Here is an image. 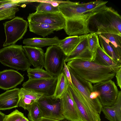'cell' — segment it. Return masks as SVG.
<instances>
[{
    "mask_svg": "<svg viewBox=\"0 0 121 121\" xmlns=\"http://www.w3.org/2000/svg\"><path fill=\"white\" fill-rule=\"evenodd\" d=\"M67 66L78 76L93 84L112 79L121 65L104 66L93 61L75 59L67 62Z\"/></svg>",
    "mask_w": 121,
    "mask_h": 121,
    "instance_id": "6da1fadb",
    "label": "cell"
},
{
    "mask_svg": "<svg viewBox=\"0 0 121 121\" xmlns=\"http://www.w3.org/2000/svg\"><path fill=\"white\" fill-rule=\"evenodd\" d=\"M98 34L109 33L121 36V17L111 7H107L93 16Z\"/></svg>",
    "mask_w": 121,
    "mask_h": 121,
    "instance_id": "7a4b0ae2",
    "label": "cell"
},
{
    "mask_svg": "<svg viewBox=\"0 0 121 121\" xmlns=\"http://www.w3.org/2000/svg\"><path fill=\"white\" fill-rule=\"evenodd\" d=\"M0 62L17 70H27L31 65L21 45H12L0 49Z\"/></svg>",
    "mask_w": 121,
    "mask_h": 121,
    "instance_id": "3957f363",
    "label": "cell"
},
{
    "mask_svg": "<svg viewBox=\"0 0 121 121\" xmlns=\"http://www.w3.org/2000/svg\"><path fill=\"white\" fill-rule=\"evenodd\" d=\"M6 39L3 46L15 44L22 39L27 30L28 22L20 17H15L3 23Z\"/></svg>",
    "mask_w": 121,
    "mask_h": 121,
    "instance_id": "277c9868",
    "label": "cell"
},
{
    "mask_svg": "<svg viewBox=\"0 0 121 121\" xmlns=\"http://www.w3.org/2000/svg\"><path fill=\"white\" fill-rule=\"evenodd\" d=\"M68 67L73 84L80 92L91 109L95 112L100 114L102 106L99 100H93L90 98L91 92L95 91L92 84L80 77Z\"/></svg>",
    "mask_w": 121,
    "mask_h": 121,
    "instance_id": "5b68a950",
    "label": "cell"
},
{
    "mask_svg": "<svg viewBox=\"0 0 121 121\" xmlns=\"http://www.w3.org/2000/svg\"><path fill=\"white\" fill-rule=\"evenodd\" d=\"M66 56L57 45L48 48L44 53V67L54 76L57 77L62 72Z\"/></svg>",
    "mask_w": 121,
    "mask_h": 121,
    "instance_id": "8992f818",
    "label": "cell"
},
{
    "mask_svg": "<svg viewBox=\"0 0 121 121\" xmlns=\"http://www.w3.org/2000/svg\"><path fill=\"white\" fill-rule=\"evenodd\" d=\"M95 91L98 92V98L103 107L110 106L114 104L118 93L117 88L111 79L94 84Z\"/></svg>",
    "mask_w": 121,
    "mask_h": 121,
    "instance_id": "52a82bcc",
    "label": "cell"
},
{
    "mask_svg": "<svg viewBox=\"0 0 121 121\" xmlns=\"http://www.w3.org/2000/svg\"><path fill=\"white\" fill-rule=\"evenodd\" d=\"M37 102L41 111L43 117L59 121L65 119L61 111V100L52 95H43Z\"/></svg>",
    "mask_w": 121,
    "mask_h": 121,
    "instance_id": "ba28073f",
    "label": "cell"
},
{
    "mask_svg": "<svg viewBox=\"0 0 121 121\" xmlns=\"http://www.w3.org/2000/svg\"><path fill=\"white\" fill-rule=\"evenodd\" d=\"M67 90L71 93L79 112L82 121H101L100 114L93 111L85 101L78 90L73 84Z\"/></svg>",
    "mask_w": 121,
    "mask_h": 121,
    "instance_id": "9c48e42d",
    "label": "cell"
},
{
    "mask_svg": "<svg viewBox=\"0 0 121 121\" xmlns=\"http://www.w3.org/2000/svg\"><path fill=\"white\" fill-rule=\"evenodd\" d=\"M57 81V77L51 78L28 79L22 85L24 89L31 90L44 96L53 95Z\"/></svg>",
    "mask_w": 121,
    "mask_h": 121,
    "instance_id": "30bf717a",
    "label": "cell"
},
{
    "mask_svg": "<svg viewBox=\"0 0 121 121\" xmlns=\"http://www.w3.org/2000/svg\"><path fill=\"white\" fill-rule=\"evenodd\" d=\"M28 21L43 23L58 27L61 30L65 27L66 19L59 12H35L29 14Z\"/></svg>",
    "mask_w": 121,
    "mask_h": 121,
    "instance_id": "8fae6325",
    "label": "cell"
},
{
    "mask_svg": "<svg viewBox=\"0 0 121 121\" xmlns=\"http://www.w3.org/2000/svg\"><path fill=\"white\" fill-rule=\"evenodd\" d=\"M96 14L92 13L84 16L67 19L64 29L66 33L69 36H73L86 35L93 32L90 29L89 22L91 18Z\"/></svg>",
    "mask_w": 121,
    "mask_h": 121,
    "instance_id": "7c38bea8",
    "label": "cell"
},
{
    "mask_svg": "<svg viewBox=\"0 0 121 121\" xmlns=\"http://www.w3.org/2000/svg\"><path fill=\"white\" fill-rule=\"evenodd\" d=\"M60 98L61 112L64 118L72 121H82L75 102L67 89Z\"/></svg>",
    "mask_w": 121,
    "mask_h": 121,
    "instance_id": "4fadbf2b",
    "label": "cell"
},
{
    "mask_svg": "<svg viewBox=\"0 0 121 121\" xmlns=\"http://www.w3.org/2000/svg\"><path fill=\"white\" fill-rule=\"evenodd\" d=\"M59 8L66 19L88 15L93 13L87 11L79 2L63 1L59 4Z\"/></svg>",
    "mask_w": 121,
    "mask_h": 121,
    "instance_id": "5bb4252c",
    "label": "cell"
},
{
    "mask_svg": "<svg viewBox=\"0 0 121 121\" xmlns=\"http://www.w3.org/2000/svg\"><path fill=\"white\" fill-rule=\"evenodd\" d=\"M88 34L86 35L69 55L66 56L65 62L66 63L75 59L93 61L94 52L91 51L89 48L87 40Z\"/></svg>",
    "mask_w": 121,
    "mask_h": 121,
    "instance_id": "9a60e30c",
    "label": "cell"
},
{
    "mask_svg": "<svg viewBox=\"0 0 121 121\" xmlns=\"http://www.w3.org/2000/svg\"><path fill=\"white\" fill-rule=\"evenodd\" d=\"M24 79L21 74L13 69L0 71V89L5 90L15 88L21 84Z\"/></svg>",
    "mask_w": 121,
    "mask_h": 121,
    "instance_id": "2e32d148",
    "label": "cell"
},
{
    "mask_svg": "<svg viewBox=\"0 0 121 121\" xmlns=\"http://www.w3.org/2000/svg\"><path fill=\"white\" fill-rule=\"evenodd\" d=\"M20 89L7 90L0 94V110H9L18 107Z\"/></svg>",
    "mask_w": 121,
    "mask_h": 121,
    "instance_id": "e0dca14e",
    "label": "cell"
},
{
    "mask_svg": "<svg viewBox=\"0 0 121 121\" xmlns=\"http://www.w3.org/2000/svg\"><path fill=\"white\" fill-rule=\"evenodd\" d=\"M25 54L30 63L34 68L43 69L44 53L41 48L25 45L23 46Z\"/></svg>",
    "mask_w": 121,
    "mask_h": 121,
    "instance_id": "ac0fdd59",
    "label": "cell"
},
{
    "mask_svg": "<svg viewBox=\"0 0 121 121\" xmlns=\"http://www.w3.org/2000/svg\"><path fill=\"white\" fill-rule=\"evenodd\" d=\"M19 3V0H0V21L15 17Z\"/></svg>",
    "mask_w": 121,
    "mask_h": 121,
    "instance_id": "d6986e66",
    "label": "cell"
},
{
    "mask_svg": "<svg viewBox=\"0 0 121 121\" xmlns=\"http://www.w3.org/2000/svg\"><path fill=\"white\" fill-rule=\"evenodd\" d=\"M101 112L105 117L110 121H121V91H118L116 100L113 104L103 107Z\"/></svg>",
    "mask_w": 121,
    "mask_h": 121,
    "instance_id": "ffe728a7",
    "label": "cell"
},
{
    "mask_svg": "<svg viewBox=\"0 0 121 121\" xmlns=\"http://www.w3.org/2000/svg\"><path fill=\"white\" fill-rule=\"evenodd\" d=\"M98 35L100 45L104 51L118 64H121V48H116L101 35Z\"/></svg>",
    "mask_w": 121,
    "mask_h": 121,
    "instance_id": "44dd1931",
    "label": "cell"
},
{
    "mask_svg": "<svg viewBox=\"0 0 121 121\" xmlns=\"http://www.w3.org/2000/svg\"><path fill=\"white\" fill-rule=\"evenodd\" d=\"M86 35L79 36H69L60 40L57 45L66 56H67L75 48Z\"/></svg>",
    "mask_w": 121,
    "mask_h": 121,
    "instance_id": "7402d4cb",
    "label": "cell"
},
{
    "mask_svg": "<svg viewBox=\"0 0 121 121\" xmlns=\"http://www.w3.org/2000/svg\"><path fill=\"white\" fill-rule=\"evenodd\" d=\"M60 40L56 36L51 38L35 37L25 39L23 43L26 45L41 48L47 46L57 45Z\"/></svg>",
    "mask_w": 121,
    "mask_h": 121,
    "instance_id": "603a6c76",
    "label": "cell"
},
{
    "mask_svg": "<svg viewBox=\"0 0 121 121\" xmlns=\"http://www.w3.org/2000/svg\"><path fill=\"white\" fill-rule=\"evenodd\" d=\"M30 31L44 38L53 33L54 31L61 30L55 26L43 23L32 22L28 21Z\"/></svg>",
    "mask_w": 121,
    "mask_h": 121,
    "instance_id": "cb8c5ba5",
    "label": "cell"
},
{
    "mask_svg": "<svg viewBox=\"0 0 121 121\" xmlns=\"http://www.w3.org/2000/svg\"><path fill=\"white\" fill-rule=\"evenodd\" d=\"M93 61L104 66H115L121 65L118 64L109 56L100 46L94 52Z\"/></svg>",
    "mask_w": 121,
    "mask_h": 121,
    "instance_id": "d4e9b609",
    "label": "cell"
},
{
    "mask_svg": "<svg viewBox=\"0 0 121 121\" xmlns=\"http://www.w3.org/2000/svg\"><path fill=\"white\" fill-rule=\"evenodd\" d=\"M69 84L64 72L61 73L57 76V81L54 93L52 95L56 98H60L67 90Z\"/></svg>",
    "mask_w": 121,
    "mask_h": 121,
    "instance_id": "484cf974",
    "label": "cell"
},
{
    "mask_svg": "<svg viewBox=\"0 0 121 121\" xmlns=\"http://www.w3.org/2000/svg\"><path fill=\"white\" fill-rule=\"evenodd\" d=\"M108 1L96 0L85 3H81L88 11L96 13L102 11L107 7Z\"/></svg>",
    "mask_w": 121,
    "mask_h": 121,
    "instance_id": "4316f807",
    "label": "cell"
},
{
    "mask_svg": "<svg viewBox=\"0 0 121 121\" xmlns=\"http://www.w3.org/2000/svg\"><path fill=\"white\" fill-rule=\"evenodd\" d=\"M29 79H36L51 78L54 76L43 69L29 68L27 70Z\"/></svg>",
    "mask_w": 121,
    "mask_h": 121,
    "instance_id": "83f0119b",
    "label": "cell"
},
{
    "mask_svg": "<svg viewBox=\"0 0 121 121\" xmlns=\"http://www.w3.org/2000/svg\"><path fill=\"white\" fill-rule=\"evenodd\" d=\"M28 111V117L30 121H38L43 117L41 111L37 101L33 104Z\"/></svg>",
    "mask_w": 121,
    "mask_h": 121,
    "instance_id": "f1b7e54d",
    "label": "cell"
},
{
    "mask_svg": "<svg viewBox=\"0 0 121 121\" xmlns=\"http://www.w3.org/2000/svg\"><path fill=\"white\" fill-rule=\"evenodd\" d=\"M59 6L54 7L51 3L41 2L37 7L36 12L55 13L59 12Z\"/></svg>",
    "mask_w": 121,
    "mask_h": 121,
    "instance_id": "f546056e",
    "label": "cell"
},
{
    "mask_svg": "<svg viewBox=\"0 0 121 121\" xmlns=\"http://www.w3.org/2000/svg\"><path fill=\"white\" fill-rule=\"evenodd\" d=\"M87 40L89 49L91 51L94 52L100 46L98 34L94 32L88 34Z\"/></svg>",
    "mask_w": 121,
    "mask_h": 121,
    "instance_id": "4dcf8cb0",
    "label": "cell"
},
{
    "mask_svg": "<svg viewBox=\"0 0 121 121\" xmlns=\"http://www.w3.org/2000/svg\"><path fill=\"white\" fill-rule=\"evenodd\" d=\"M19 96L37 101L43 95L34 91L26 89L23 87L20 89Z\"/></svg>",
    "mask_w": 121,
    "mask_h": 121,
    "instance_id": "1f68e13d",
    "label": "cell"
},
{
    "mask_svg": "<svg viewBox=\"0 0 121 121\" xmlns=\"http://www.w3.org/2000/svg\"><path fill=\"white\" fill-rule=\"evenodd\" d=\"M99 34L108 40L116 48H121V36L109 33H102Z\"/></svg>",
    "mask_w": 121,
    "mask_h": 121,
    "instance_id": "d6a6232c",
    "label": "cell"
},
{
    "mask_svg": "<svg viewBox=\"0 0 121 121\" xmlns=\"http://www.w3.org/2000/svg\"><path fill=\"white\" fill-rule=\"evenodd\" d=\"M24 116L23 113L16 109L6 115L3 121H20Z\"/></svg>",
    "mask_w": 121,
    "mask_h": 121,
    "instance_id": "836d02e7",
    "label": "cell"
},
{
    "mask_svg": "<svg viewBox=\"0 0 121 121\" xmlns=\"http://www.w3.org/2000/svg\"><path fill=\"white\" fill-rule=\"evenodd\" d=\"M18 107L23 108L25 110H28L33 104L36 101L31 100L22 96H20Z\"/></svg>",
    "mask_w": 121,
    "mask_h": 121,
    "instance_id": "e575fe53",
    "label": "cell"
},
{
    "mask_svg": "<svg viewBox=\"0 0 121 121\" xmlns=\"http://www.w3.org/2000/svg\"><path fill=\"white\" fill-rule=\"evenodd\" d=\"M63 71L66 77L69 82V84L71 86L72 85V84L70 73L68 67L65 62L64 63Z\"/></svg>",
    "mask_w": 121,
    "mask_h": 121,
    "instance_id": "d590c367",
    "label": "cell"
},
{
    "mask_svg": "<svg viewBox=\"0 0 121 121\" xmlns=\"http://www.w3.org/2000/svg\"><path fill=\"white\" fill-rule=\"evenodd\" d=\"M115 76L117 86L121 89V67L119 69L116 73Z\"/></svg>",
    "mask_w": 121,
    "mask_h": 121,
    "instance_id": "8d00e7d4",
    "label": "cell"
},
{
    "mask_svg": "<svg viewBox=\"0 0 121 121\" xmlns=\"http://www.w3.org/2000/svg\"><path fill=\"white\" fill-rule=\"evenodd\" d=\"M38 121H60L54 119L43 117Z\"/></svg>",
    "mask_w": 121,
    "mask_h": 121,
    "instance_id": "74e56055",
    "label": "cell"
},
{
    "mask_svg": "<svg viewBox=\"0 0 121 121\" xmlns=\"http://www.w3.org/2000/svg\"><path fill=\"white\" fill-rule=\"evenodd\" d=\"M6 115L0 111V121H3Z\"/></svg>",
    "mask_w": 121,
    "mask_h": 121,
    "instance_id": "f35d334b",
    "label": "cell"
},
{
    "mask_svg": "<svg viewBox=\"0 0 121 121\" xmlns=\"http://www.w3.org/2000/svg\"><path fill=\"white\" fill-rule=\"evenodd\" d=\"M20 121H29L28 119L24 116Z\"/></svg>",
    "mask_w": 121,
    "mask_h": 121,
    "instance_id": "ab89813d",
    "label": "cell"
},
{
    "mask_svg": "<svg viewBox=\"0 0 121 121\" xmlns=\"http://www.w3.org/2000/svg\"><path fill=\"white\" fill-rule=\"evenodd\" d=\"M60 121H72L68 120H67L66 119H64L63 120Z\"/></svg>",
    "mask_w": 121,
    "mask_h": 121,
    "instance_id": "60d3db41",
    "label": "cell"
}]
</instances>
